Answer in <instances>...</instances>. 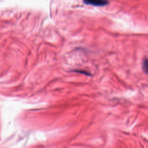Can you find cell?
<instances>
[{
    "mask_svg": "<svg viewBox=\"0 0 148 148\" xmlns=\"http://www.w3.org/2000/svg\"><path fill=\"white\" fill-rule=\"evenodd\" d=\"M83 2L86 5L94 6H105L109 3L108 0H83Z\"/></svg>",
    "mask_w": 148,
    "mask_h": 148,
    "instance_id": "6da1fadb",
    "label": "cell"
},
{
    "mask_svg": "<svg viewBox=\"0 0 148 148\" xmlns=\"http://www.w3.org/2000/svg\"><path fill=\"white\" fill-rule=\"evenodd\" d=\"M142 68L144 72L146 74L148 75V58H145L143 60Z\"/></svg>",
    "mask_w": 148,
    "mask_h": 148,
    "instance_id": "7a4b0ae2",
    "label": "cell"
}]
</instances>
